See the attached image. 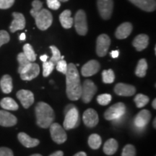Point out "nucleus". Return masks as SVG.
I'll list each match as a JSON object with an SVG mask.
<instances>
[{
    "label": "nucleus",
    "mask_w": 156,
    "mask_h": 156,
    "mask_svg": "<svg viewBox=\"0 0 156 156\" xmlns=\"http://www.w3.org/2000/svg\"><path fill=\"white\" fill-rule=\"evenodd\" d=\"M66 93L68 98L71 101H77L82 94V85L80 75L75 64H68L66 73Z\"/></svg>",
    "instance_id": "1"
},
{
    "label": "nucleus",
    "mask_w": 156,
    "mask_h": 156,
    "mask_svg": "<svg viewBox=\"0 0 156 156\" xmlns=\"http://www.w3.org/2000/svg\"><path fill=\"white\" fill-rule=\"evenodd\" d=\"M36 124L43 129H47L55 119L53 108L44 102H38L35 108Z\"/></svg>",
    "instance_id": "2"
},
{
    "label": "nucleus",
    "mask_w": 156,
    "mask_h": 156,
    "mask_svg": "<svg viewBox=\"0 0 156 156\" xmlns=\"http://www.w3.org/2000/svg\"><path fill=\"white\" fill-rule=\"evenodd\" d=\"M36 26L41 30H46L53 23V16L49 11L46 9H41L34 16Z\"/></svg>",
    "instance_id": "3"
},
{
    "label": "nucleus",
    "mask_w": 156,
    "mask_h": 156,
    "mask_svg": "<svg viewBox=\"0 0 156 156\" xmlns=\"http://www.w3.org/2000/svg\"><path fill=\"white\" fill-rule=\"evenodd\" d=\"M80 124L79 112L75 106L71 108L65 113L64 121V128L67 130L77 127Z\"/></svg>",
    "instance_id": "4"
},
{
    "label": "nucleus",
    "mask_w": 156,
    "mask_h": 156,
    "mask_svg": "<svg viewBox=\"0 0 156 156\" xmlns=\"http://www.w3.org/2000/svg\"><path fill=\"white\" fill-rule=\"evenodd\" d=\"M126 112V106L122 102L115 103L110 106L104 113V117L106 120L113 121L122 118Z\"/></svg>",
    "instance_id": "5"
},
{
    "label": "nucleus",
    "mask_w": 156,
    "mask_h": 156,
    "mask_svg": "<svg viewBox=\"0 0 156 156\" xmlns=\"http://www.w3.org/2000/svg\"><path fill=\"white\" fill-rule=\"evenodd\" d=\"M74 24L78 34L80 36H85L87 34L88 28H87V16L85 11L80 9L77 12L74 18Z\"/></svg>",
    "instance_id": "6"
},
{
    "label": "nucleus",
    "mask_w": 156,
    "mask_h": 156,
    "mask_svg": "<svg viewBox=\"0 0 156 156\" xmlns=\"http://www.w3.org/2000/svg\"><path fill=\"white\" fill-rule=\"evenodd\" d=\"M97 92V87L90 80L84 81L82 85L81 98L85 103H88L92 101L93 96Z\"/></svg>",
    "instance_id": "7"
},
{
    "label": "nucleus",
    "mask_w": 156,
    "mask_h": 156,
    "mask_svg": "<svg viewBox=\"0 0 156 156\" xmlns=\"http://www.w3.org/2000/svg\"><path fill=\"white\" fill-rule=\"evenodd\" d=\"M50 132L52 140L57 144H62L66 142L67 135L63 128L58 123H52L50 126Z\"/></svg>",
    "instance_id": "8"
},
{
    "label": "nucleus",
    "mask_w": 156,
    "mask_h": 156,
    "mask_svg": "<svg viewBox=\"0 0 156 156\" xmlns=\"http://www.w3.org/2000/svg\"><path fill=\"white\" fill-rule=\"evenodd\" d=\"M98 9L100 16L103 20H108L112 17L114 9L113 0H97Z\"/></svg>",
    "instance_id": "9"
},
{
    "label": "nucleus",
    "mask_w": 156,
    "mask_h": 156,
    "mask_svg": "<svg viewBox=\"0 0 156 156\" xmlns=\"http://www.w3.org/2000/svg\"><path fill=\"white\" fill-rule=\"evenodd\" d=\"M111 45V39L106 34H101L98 37L96 41V54L100 57L106 55L109 46Z\"/></svg>",
    "instance_id": "10"
},
{
    "label": "nucleus",
    "mask_w": 156,
    "mask_h": 156,
    "mask_svg": "<svg viewBox=\"0 0 156 156\" xmlns=\"http://www.w3.org/2000/svg\"><path fill=\"white\" fill-rule=\"evenodd\" d=\"M39 73H40V67L38 64L31 62L30 65L24 71L20 73V75L23 80L30 81L38 77Z\"/></svg>",
    "instance_id": "11"
},
{
    "label": "nucleus",
    "mask_w": 156,
    "mask_h": 156,
    "mask_svg": "<svg viewBox=\"0 0 156 156\" xmlns=\"http://www.w3.org/2000/svg\"><path fill=\"white\" fill-rule=\"evenodd\" d=\"M83 119L85 126L89 128L95 127L99 122L98 115L94 109L88 108L84 112Z\"/></svg>",
    "instance_id": "12"
},
{
    "label": "nucleus",
    "mask_w": 156,
    "mask_h": 156,
    "mask_svg": "<svg viewBox=\"0 0 156 156\" xmlns=\"http://www.w3.org/2000/svg\"><path fill=\"white\" fill-rule=\"evenodd\" d=\"M100 63L96 60H90L83 66L81 73L83 77H90L98 73L100 70Z\"/></svg>",
    "instance_id": "13"
},
{
    "label": "nucleus",
    "mask_w": 156,
    "mask_h": 156,
    "mask_svg": "<svg viewBox=\"0 0 156 156\" xmlns=\"http://www.w3.org/2000/svg\"><path fill=\"white\" fill-rule=\"evenodd\" d=\"M16 95L25 108H28L34 103V93L28 90H20Z\"/></svg>",
    "instance_id": "14"
},
{
    "label": "nucleus",
    "mask_w": 156,
    "mask_h": 156,
    "mask_svg": "<svg viewBox=\"0 0 156 156\" xmlns=\"http://www.w3.org/2000/svg\"><path fill=\"white\" fill-rule=\"evenodd\" d=\"M114 92L120 96H132L135 94L136 88L132 85L125 83H118L115 85Z\"/></svg>",
    "instance_id": "15"
},
{
    "label": "nucleus",
    "mask_w": 156,
    "mask_h": 156,
    "mask_svg": "<svg viewBox=\"0 0 156 156\" xmlns=\"http://www.w3.org/2000/svg\"><path fill=\"white\" fill-rule=\"evenodd\" d=\"M151 119V113L148 110H142L134 118V125L139 129H143L147 125Z\"/></svg>",
    "instance_id": "16"
},
{
    "label": "nucleus",
    "mask_w": 156,
    "mask_h": 156,
    "mask_svg": "<svg viewBox=\"0 0 156 156\" xmlns=\"http://www.w3.org/2000/svg\"><path fill=\"white\" fill-rule=\"evenodd\" d=\"M12 16L14 17L12 21L9 30L12 33L16 32L17 30H23L25 27V19L24 15L20 12H13Z\"/></svg>",
    "instance_id": "17"
},
{
    "label": "nucleus",
    "mask_w": 156,
    "mask_h": 156,
    "mask_svg": "<svg viewBox=\"0 0 156 156\" xmlns=\"http://www.w3.org/2000/svg\"><path fill=\"white\" fill-rule=\"evenodd\" d=\"M138 8L145 12H153L156 9L155 0H129Z\"/></svg>",
    "instance_id": "18"
},
{
    "label": "nucleus",
    "mask_w": 156,
    "mask_h": 156,
    "mask_svg": "<svg viewBox=\"0 0 156 156\" xmlns=\"http://www.w3.org/2000/svg\"><path fill=\"white\" fill-rule=\"evenodd\" d=\"M17 119L14 115L8 112L0 110V125L2 126H13L17 124Z\"/></svg>",
    "instance_id": "19"
},
{
    "label": "nucleus",
    "mask_w": 156,
    "mask_h": 156,
    "mask_svg": "<svg viewBox=\"0 0 156 156\" xmlns=\"http://www.w3.org/2000/svg\"><path fill=\"white\" fill-rule=\"evenodd\" d=\"M132 31V25L130 23L126 22L121 24L115 32V36L118 39H124L131 34Z\"/></svg>",
    "instance_id": "20"
},
{
    "label": "nucleus",
    "mask_w": 156,
    "mask_h": 156,
    "mask_svg": "<svg viewBox=\"0 0 156 156\" xmlns=\"http://www.w3.org/2000/svg\"><path fill=\"white\" fill-rule=\"evenodd\" d=\"M149 44V37L146 34H140L134 38L132 45L138 51H142L147 47Z\"/></svg>",
    "instance_id": "21"
},
{
    "label": "nucleus",
    "mask_w": 156,
    "mask_h": 156,
    "mask_svg": "<svg viewBox=\"0 0 156 156\" xmlns=\"http://www.w3.org/2000/svg\"><path fill=\"white\" fill-rule=\"evenodd\" d=\"M17 138H18L19 141L22 144L23 146L25 147L30 148L36 147L37 145H39L40 142L38 140L34 139V138L30 137L28 134L24 133V132H20L17 135Z\"/></svg>",
    "instance_id": "22"
},
{
    "label": "nucleus",
    "mask_w": 156,
    "mask_h": 156,
    "mask_svg": "<svg viewBox=\"0 0 156 156\" xmlns=\"http://www.w3.org/2000/svg\"><path fill=\"white\" fill-rule=\"evenodd\" d=\"M59 21L64 28H72L74 24V19L71 17V11L69 9H66L62 12L59 15Z\"/></svg>",
    "instance_id": "23"
},
{
    "label": "nucleus",
    "mask_w": 156,
    "mask_h": 156,
    "mask_svg": "<svg viewBox=\"0 0 156 156\" xmlns=\"http://www.w3.org/2000/svg\"><path fill=\"white\" fill-rule=\"evenodd\" d=\"M118 142L115 139H109L105 142L103 145V152L107 155H112L116 153L118 150Z\"/></svg>",
    "instance_id": "24"
},
{
    "label": "nucleus",
    "mask_w": 156,
    "mask_h": 156,
    "mask_svg": "<svg viewBox=\"0 0 156 156\" xmlns=\"http://www.w3.org/2000/svg\"><path fill=\"white\" fill-rule=\"evenodd\" d=\"M0 86L4 93L7 94V93H11L13 88L12 79L11 76L9 75H4L0 80Z\"/></svg>",
    "instance_id": "25"
},
{
    "label": "nucleus",
    "mask_w": 156,
    "mask_h": 156,
    "mask_svg": "<svg viewBox=\"0 0 156 156\" xmlns=\"http://www.w3.org/2000/svg\"><path fill=\"white\" fill-rule=\"evenodd\" d=\"M0 106L4 109L7 111H17L18 109V104L13 100L12 98H4L0 101Z\"/></svg>",
    "instance_id": "26"
},
{
    "label": "nucleus",
    "mask_w": 156,
    "mask_h": 156,
    "mask_svg": "<svg viewBox=\"0 0 156 156\" xmlns=\"http://www.w3.org/2000/svg\"><path fill=\"white\" fill-rule=\"evenodd\" d=\"M147 63L145 58H141L137 63L135 69V75L139 77H144L147 73Z\"/></svg>",
    "instance_id": "27"
},
{
    "label": "nucleus",
    "mask_w": 156,
    "mask_h": 156,
    "mask_svg": "<svg viewBox=\"0 0 156 156\" xmlns=\"http://www.w3.org/2000/svg\"><path fill=\"white\" fill-rule=\"evenodd\" d=\"M17 61H18V63H19V67H18L19 74L24 71V70L31 64V62L29 61L28 58L25 56V54L23 52H22V53H20L18 55H17Z\"/></svg>",
    "instance_id": "28"
},
{
    "label": "nucleus",
    "mask_w": 156,
    "mask_h": 156,
    "mask_svg": "<svg viewBox=\"0 0 156 156\" xmlns=\"http://www.w3.org/2000/svg\"><path fill=\"white\" fill-rule=\"evenodd\" d=\"M102 144V140L100 135L97 134H93L88 138V145L93 150H97L101 147Z\"/></svg>",
    "instance_id": "29"
},
{
    "label": "nucleus",
    "mask_w": 156,
    "mask_h": 156,
    "mask_svg": "<svg viewBox=\"0 0 156 156\" xmlns=\"http://www.w3.org/2000/svg\"><path fill=\"white\" fill-rule=\"evenodd\" d=\"M23 53L30 62H34L36 60V54L30 44H26L24 45V46H23Z\"/></svg>",
    "instance_id": "30"
},
{
    "label": "nucleus",
    "mask_w": 156,
    "mask_h": 156,
    "mask_svg": "<svg viewBox=\"0 0 156 156\" xmlns=\"http://www.w3.org/2000/svg\"><path fill=\"white\" fill-rule=\"evenodd\" d=\"M134 101L137 108H142V107L145 106L150 101V98L147 95L140 93V94H137L136 95Z\"/></svg>",
    "instance_id": "31"
},
{
    "label": "nucleus",
    "mask_w": 156,
    "mask_h": 156,
    "mask_svg": "<svg viewBox=\"0 0 156 156\" xmlns=\"http://www.w3.org/2000/svg\"><path fill=\"white\" fill-rule=\"evenodd\" d=\"M103 82L106 84H111L114 83L115 80V75L112 69L108 70H103L102 73Z\"/></svg>",
    "instance_id": "32"
},
{
    "label": "nucleus",
    "mask_w": 156,
    "mask_h": 156,
    "mask_svg": "<svg viewBox=\"0 0 156 156\" xmlns=\"http://www.w3.org/2000/svg\"><path fill=\"white\" fill-rule=\"evenodd\" d=\"M54 64L51 62H43V75L45 77H47L51 75L54 70Z\"/></svg>",
    "instance_id": "33"
},
{
    "label": "nucleus",
    "mask_w": 156,
    "mask_h": 156,
    "mask_svg": "<svg viewBox=\"0 0 156 156\" xmlns=\"http://www.w3.org/2000/svg\"><path fill=\"white\" fill-rule=\"evenodd\" d=\"M51 50L52 52V56L51 58L50 61L54 63V65H56V64L61 60V53H60V51L58 49L57 47H56L55 46H50Z\"/></svg>",
    "instance_id": "34"
},
{
    "label": "nucleus",
    "mask_w": 156,
    "mask_h": 156,
    "mask_svg": "<svg viewBox=\"0 0 156 156\" xmlns=\"http://www.w3.org/2000/svg\"><path fill=\"white\" fill-rule=\"evenodd\" d=\"M112 100V96L108 93L101 94L97 97V101L101 106H107Z\"/></svg>",
    "instance_id": "35"
},
{
    "label": "nucleus",
    "mask_w": 156,
    "mask_h": 156,
    "mask_svg": "<svg viewBox=\"0 0 156 156\" xmlns=\"http://www.w3.org/2000/svg\"><path fill=\"white\" fill-rule=\"evenodd\" d=\"M122 156H136V149L134 145H126L123 148Z\"/></svg>",
    "instance_id": "36"
},
{
    "label": "nucleus",
    "mask_w": 156,
    "mask_h": 156,
    "mask_svg": "<svg viewBox=\"0 0 156 156\" xmlns=\"http://www.w3.org/2000/svg\"><path fill=\"white\" fill-rule=\"evenodd\" d=\"M32 6L33 8L30 9V15L34 17L35 15L37 14V13L42 9L43 3L40 1V0H34L32 2Z\"/></svg>",
    "instance_id": "37"
},
{
    "label": "nucleus",
    "mask_w": 156,
    "mask_h": 156,
    "mask_svg": "<svg viewBox=\"0 0 156 156\" xmlns=\"http://www.w3.org/2000/svg\"><path fill=\"white\" fill-rule=\"evenodd\" d=\"M67 67L68 64H67V62L64 59L59 60L57 63L56 64V70L59 73H61L64 75H66L67 71Z\"/></svg>",
    "instance_id": "38"
},
{
    "label": "nucleus",
    "mask_w": 156,
    "mask_h": 156,
    "mask_svg": "<svg viewBox=\"0 0 156 156\" xmlns=\"http://www.w3.org/2000/svg\"><path fill=\"white\" fill-rule=\"evenodd\" d=\"M10 40V37L6 30H0V47L5 44H7Z\"/></svg>",
    "instance_id": "39"
},
{
    "label": "nucleus",
    "mask_w": 156,
    "mask_h": 156,
    "mask_svg": "<svg viewBox=\"0 0 156 156\" xmlns=\"http://www.w3.org/2000/svg\"><path fill=\"white\" fill-rule=\"evenodd\" d=\"M46 3L48 8L53 10H57L61 7V2L58 0H46Z\"/></svg>",
    "instance_id": "40"
},
{
    "label": "nucleus",
    "mask_w": 156,
    "mask_h": 156,
    "mask_svg": "<svg viewBox=\"0 0 156 156\" xmlns=\"http://www.w3.org/2000/svg\"><path fill=\"white\" fill-rule=\"evenodd\" d=\"M15 0H0V9H7L14 5Z\"/></svg>",
    "instance_id": "41"
},
{
    "label": "nucleus",
    "mask_w": 156,
    "mask_h": 156,
    "mask_svg": "<svg viewBox=\"0 0 156 156\" xmlns=\"http://www.w3.org/2000/svg\"><path fill=\"white\" fill-rule=\"evenodd\" d=\"M0 156H14L13 152L8 147H0Z\"/></svg>",
    "instance_id": "42"
},
{
    "label": "nucleus",
    "mask_w": 156,
    "mask_h": 156,
    "mask_svg": "<svg viewBox=\"0 0 156 156\" xmlns=\"http://www.w3.org/2000/svg\"><path fill=\"white\" fill-rule=\"evenodd\" d=\"M119 51L118 50H115V51H112V52H111V56H112L113 58H116L119 56Z\"/></svg>",
    "instance_id": "43"
},
{
    "label": "nucleus",
    "mask_w": 156,
    "mask_h": 156,
    "mask_svg": "<svg viewBox=\"0 0 156 156\" xmlns=\"http://www.w3.org/2000/svg\"><path fill=\"white\" fill-rule=\"evenodd\" d=\"M49 156H64V153L61 151H58L55 152V153H52L51 155H50Z\"/></svg>",
    "instance_id": "44"
},
{
    "label": "nucleus",
    "mask_w": 156,
    "mask_h": 156,
    "mask_svg": "<svg viewBox=\"0 0 156 156\" xmlns=\"http://www.w3.org/2000/svg\"><path fill=\"white\" fill-rule=\"evenodd\" d=\"M40 59L41 60V61H42L43 62H46V61H47V59H48V56L46 55V54H44V55L41 56H40Z\"/></svg>",
    "instance_id": "45"
},
{
    "label": "nucleus",
    "mask_w": 156,
    "mask_h": 156,
    "mask_svg": "<svg viewBox=\"0 0 156 156\" xmlns=\"http://www.w3.org/2000/svg\"><path fill=\"white\" fill-rule=\"evenodd\" d=\"M73 156H87V155L85 152H79V153H76L75 155Z\"/></svg>",
    "instance_id": "46"
},
{
    "label": "nucleus",
    "mask_w": 156,
    "mask_h": 156,
    "mask_svg": "<svg viewBox=\"0 0 156 156\" xmlns=\"http://www.w3.org/2000/svg\"><path fill=\"white\" fill-rule=\"evenodd\" d=\"M20 41H24L25 40V38H26V36H25V34L24 33H23V34H20Z\"/></svg>",
    "instance_id": "47"
},
{
    "label": "nucleus",
    "mask_w": 156,
    "mask_h": 156,
    "mask_svg": "<svg viewBox=\"0 0 156 156\" xmlns=\"http://www.w3.org/2000/svg\"><path fill=\"white\" fill-rule=\"evenodd\" d=\"M156 99H154L153 103H152V106L154 109H156Z\"/></svg>",
    "instance_id": "48"
},
{
    "label": "nucleus",
    "mask_w": 156,
    "mask_h": 156,
    "mask_svg": "<svg viewBox=\"0 0 156 156\" xmlns=\"http://www.w3.org/2000/svg\"><path fill=\"white\" fill-rule=\"evenodd\" d=\"M153 127L154 128H156V119L155 118L154 119V121H153Z\"/></svg>",
    "instance_id": "49"
},
{
    "label": "nucleus",
    "mask_w": 156,
    "mask_h": 156,
    "mask_svg": "<svg viewBox=\"0 0 156 156\" xmlns=\"http://www.w3.org/2000/svg\"><path fill=\"white\" fill-rule=\"evenodd\" d=\"M58 1H59L60 2H66L69 1V0H58Z\"/></svg>",
    "instance_id": "50"
},
{
    "label": "nucleus",
    "mask_w": 156,
    "mask_h": 156,
    "mask_svg": "<svg viewBox=\"0 0 156 156\" xmlns=\"http://www.w3.org/2000/svg\"><path fill=\"white\" fill-rule=\"evenodd\" d=\"M30 156H42V155H40V154H34V155H32Z\"/></svg>",
    "instance_id": "51"
}]
</instances>
